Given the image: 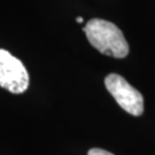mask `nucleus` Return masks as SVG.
<instances>
[{"label":"nucleus","instance_id":"f03ea898","mask_svg":"<svg viewBox=\"0 0 155 155\" xmlns=\"http://www.w3.org/2000/svg\"><path fill=\"white\" fill-rule=\"evenodd\" d=\"M108 92L124 110L133 116H140L144 113V98L141 93L117 74H109L105 78Z\"/></svg>","mask_w":155,"mask_h":155},{"label":"nucleus","instance_id":"7ed1b4c3","mask_svg":"<svg viewBox=\"0 0 155 155\" xmlns=\"http://www.w3.org/2000/svg\"><path fill=\"white\" fill-rule=\"evenodd\" d=\"M0 86L14 94H21L29 87L27 68L17 58L0 48Z\"/></svg>","mask_w":155,"mask_h":155},{"label":"nucleus","instance_id":"f257e3e1","mask_svg":"<svg viewBox=\"0 0 155 155\" xmlns=\"http://www.w3.org/2000/svg\"><path fill=\"white\" fill-rule=\"evenodd\" d=\"M83 31L90 44L100 53L116 59H123L129 54L127 39L114 23L101 18H92L85 24Z\"/></svg>","mask_w":155,"mask_h":155},{"label":"nucleus","instance_id":"20e7f679","mask_svg":"<svg viewBox=\"0 0 155 155\" xmlns=\"http://www.w3.org/2000/svg\"><path fill=\"white\" fill-rule=\"evenodd\" d=\"M87 155H114L111 154L110 152L105 150H101V148H91L87 152Z\"/></svg>","mask_w":155,"mask_h":155},{"label":"nucleus","instance_id":"39448f33","mask_svg":"<svg viewBox=\"0 0 155 155\" xmlns=\"http://www.w3.org/2000/svg\"><path fill=\"white\" fill-rule=\"evenodd\" d=\"M76 22H78V23H83L84 22V18L82 16H77L76 17Z\"/></svg>","mask_w":155,"mask_h":155}]
</instances>
